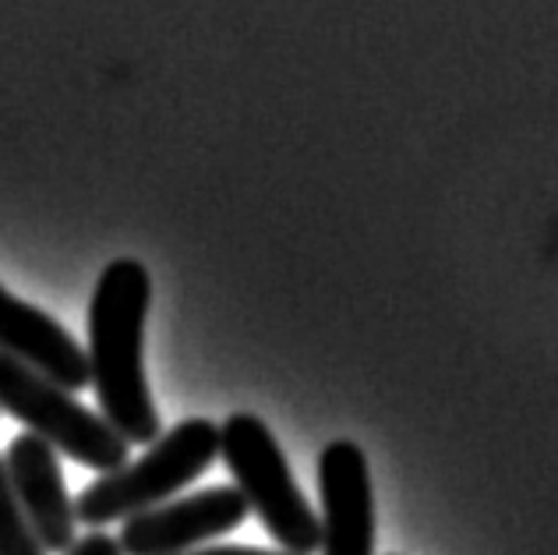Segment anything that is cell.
<instances>
[{"label":"cell","instance_id":"52a82bcc","mask_svg":"<svg viewBox=\"0 0 558 555\" xmlns=\"http://www.w3.org/2000/svg\"><path fill=\"white\" fill-rule=\"evenodd\" d=\"M8 478L19 499L28 528L39 538V545L50 552H68L78 542V517L75 503H71L61 460L57 449L47 446L36 435H19L8 446Z\"/></svg>","mask_w":558,"mask_h":555},{"label":"cell","instance_id":"30bf717a","mask_svg":"<svg viewBox=\"0 0 558 555\" xmlns=\"http://www.w3.org/2000/svg\"><path fill=\"white\" fill-rule=\"evenodd\" d=\"M64 555H124V552H121V542H117L113 534H107V531H93V534L78 538V542L71 545Z\"/></svg>","mask_w":558,"mask_h":555},{"label":"cell","instance_id":"5b68a950","mask_svg":"<svg viewBox=\"0 0 558 555\" xmlns=\"http://www.w3.org/2000/svg\"><path fill=\"white\" fill-rule=\"evenodd\" d=\"M244 517V495L238 488L219 485L128 517L117 542H121L124 555H187L202 542L238 531Z\"/></svg>","mask_w":558,"mask_h":555},{"label":"cell","instance_id":"7a4b0ae2","mask_svg":"<svg viewBox=\"0 0 558 555\" xmlns=\"http://www.w3.org/2000/svg\"><path fill=\"white\" fill-rule=\"evenodd\" d=\"M219 457V425L209 418H187L156 439L142 460L96 478L75 499V517L85 528H107L145 509L163 506Z\"/></svg>","mask_w":558,"mask_h":555},{"label":"cell","instance_id":"ba28073f","mask_svg":"<svg viewBox=\"0 0 558 555\" xmlns=\"http://www.w3.org/2000/svg\"><path fill=\"white\" fill-rule=\"evenodd\" d=\"M0 354L28 364L68 393L89 383V358L75 336L47 312L8 294L4 287H0Z\"/></svg>","mask_w":558,"mask_h":555},{"label":"cell","instance_id":"8992f818","mask_svg":"<svg viewBox=\"0 0 558 555\" xmlns=\"http://www.w3.org/2000/svg\"><path fill=\"white\" fill-rule=\"evenodd\" d=\"M322 555H375V492L364 449L329 443L318 457Z\"/></svg>","mask_w":558,"mask_h":555},{"label":"cell","instance_id":"6da1fadb","mask_svg":"<svg viewBox=\"0 0 558 555\" xmlns=\"http://www.w3.org/2000/svg\"><path fill=\"white\" fill-rule=\"evenodd\" d=\"M149 304V269L135 258L110 262L89 304V383L96 386L102 418L128 446L159 439V414L142 361Z\"/></svg>","mask_w":558,"mask_h":555},{"label":"cell","instance_id":"277c9868","mask_svg":"<svg viewBox=\"0 0 558 555\" xmlns=\"http://www.w3.org/2000/svg\"><path fill=\"white\" fill-rule=\"evenodd\" d=\"M0 411L19 418L28 435L93 467L96 474H113L128 467V443L110 429L107 418L78 403L53 378L8 354H0Z\"/></svg>","mask_w":558,"mask_h":555},{"label":"cell","instance_id":"8fae6325","mask_svg":"<svg viewBox=\"0 0 558 555\" xmlns=\"http://www.w3.org/2000/svg\"><path fill=\"white\" fill-rule=\"evenodd\" d=\"M187 555H290V552H266V548H247V545H216V548H198Z\"/></svg>","mask_w":558,"mask_h":555},{"label":"cell","instance_id":"9c48e42d","mask_svg":"<svg viewBox=\"0 0 558 555\" xmlns=\"http://www.w3.org/2000/svg\"><path fill=\"white\" fill-rule=\"evenodd\" d=\"M0 555H47V548L28 528L19 499H14L4 460H0Z\"/></svg>","mask_w":558,"mask_h":555},{"label":"cell","instance_id":"3957f363","mask_svg":"<svg viewBox=\"0 0 558 555\" xmlns=\"http://www.w3.org/2000/svg\"><path fill=\"white\" fill-rule=\"evenodd\" d=\"M219 457L227 460L247 509H255L266 531L290 555L322 548V517L293 481L283 449L269 425L255 414H230L219 425Z\"/></svg>","mask_w":558,"mask_h":555}]
</instances>
